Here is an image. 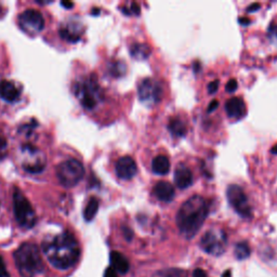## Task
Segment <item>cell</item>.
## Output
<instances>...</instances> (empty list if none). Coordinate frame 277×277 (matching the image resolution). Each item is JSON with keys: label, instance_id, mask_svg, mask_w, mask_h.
<instances>
[{"label": "cell", "instance_id": "1", "mask_svg": "<svg viewBox=\"0 0 277 277\" xmlns=\"http://www.w3.org/2000/svg\"><path fill=\"white\" fill-rule=\"evenodd\" d=\"M46 258L58 269H69L76 264L80 256V247L75 236L64 232L43 242Z\"/></svg>", "mask_w": 277, "mask_h": 277}, {"label": "cell", "instance_id": "3", "mask_svg": "<svg viewBox=\"0 0 277 277\" xmlns=\"http://www.w3.org/2000/svg\"><path fill=\"white\" fill-rule=\"evenodd\" d=\"M18 271L22 277H35L43 273L44 261L38 247L32 242H24L15 252Z\"/></svg>", "mask_w": 277, "mask_h": 277}, {"label": "cell", "instance_id": "34", "mask_svg": "<svg viewBox=\"0 0 277 277\" xmlns=\"http://www.w3.org/2000/svg\"><path fill=\"white\" fill-rule=\"evenodd\" d=\"M219 106V102L217 100H213L212 102L209 104V107H208V113H212L213 111H215V109Z\"/></svg>", "mask_w": 277, "mask_h": 277}, {"label": "cell", "instance_id": "13", "mask_svg": "<svg viewBox=\"0 0 277 277\" xmlns=\"http://www.w3.org/2000/svg\"><path fill=\"white\" fill-rule=\"evenodd\" d=\"M83 28L78 22L71 20L67 23L63 24L60 29V36L66 42L76 43L82 37Z\"/></svg>", "mask_w": 277, "mask_h": 277}, {"label": "cell", "instance_id": "20", "mask_svg": "<svg viewBox=\"0 0 277 277\" xmlns=\"http://www.w3.org/2000/svg\"><path fill=\"white\" fill-rule=\"evenodd\" d=\"M168 129L175 138L184 137L186 134V126L184 124V121H182L178 117H173L169 120Z\"/></svg>", "mask_w": 277, "mask_h": 277}, {"label": "cell", "instance_id": "6", "mask_svg": "<svg viewBox=\"0 0 277 277\" xmlns=\"http://www.w3.org/2000/svg\"><path fill=\"white\" fill-rule=\"evenodd\" d=\"M84 174V166L76 159L65 160L59 165L57 169L59 181L66 187H72L78 184V182L83 179Z\"/></svg>", "mask_w": 277, "mask_h": 277}, {"label": "cell", "instance_id": "5", "mask_svg": "<svg viewBox=\"0 0 277 277\" xmlns=\"http://www.w3.org/2000/svg\"><path fill=\"white\" fill-rule=\"evenodd\" d=\"M13 208L19 225L23 228H32L36 224V213L29 199L20 190H16L13 194Z\"/></svg>", "mask_w": 277, "mask_h": 277}, {"label": "cell", "instance_id": "32", "mask_svg": "<svg viewBox=\"0 0 277 277\" xmlns=\"http://www.w3.org/2000/svg\"><path fill=\"white\" fill-rule=\"evenodd\" d=\"M123 232H124V235H125V238L127 240H131L132 239V236H133V233L131 229L129 227H123Z\"/></svg>", "mask_w": 277, "mask_h": 277}, {"label": "cell", "instance_id": "40", "mask_svg": "<svg viewBox=\"0 0 277 277\" xmlns=\"http://www.w3.org/2000/svg\"><path fill=\"white\" fill-rule=\"evenodd\" d=\"M273 154H275V155H277V145H275L273 148H272V151H271Z\"/></svg>", "mask_w": 277, "mask_h": 277}, {"label": "cell", "instance_id": "33", "mask_svg": "<svg viewBox=\"0 0 277 277\" xmlns=\"http://www.w3.org/2000/svg\"><path fill=\"white\" fill-rule=\"evenodd\" d=\"M193 277H208L207 273L204 271V269L201 268H196L194 273H193Z\"/></svg>", "mask_w": 277, "mask_h": 277}, {"label": "cell", "instance_id": "25", "mask_svg": "<svg viewBox=\"0 0 277 277\" xmlns=\"http://www.w3.org/2000/svg\"><path fill=\"white\" fill-rule=\"evenodd\" d=\"M8 153V144L4 137L0 136V160H3Z\"/></svg>", "mask_w": 277, "mask_h": 277}, {"label": "cell", "instance_id": "35", "mask_svg": "<svg viewBox=\"0 0 277 277\" xmlns=\"http://www.w3.org/2000/svg\"><path fill=\"white\" fill-rule=\"evenodd\" d=\"M130 12H132V13H134V15H137V16H139L140 15V12H141V10H140V6L137 4V3H133L132 5H131V9H130Z\"/></svg>", "mask_w": 277, "mask_h": 277}, {"label": "cell", "instance_id": "7", "mask_svg": "<svg viewBox=\"0 0 277 277\" xmlns=\"http://www.w3.org/2000/svg\"><path fill=\"white\" fill-rule=\"evenodd\" d=\"M20 160L24 170L31 173L42 172L46 167L45 154L31 144L23 145L20 153Z\"/></svg>", "mask_w": 277, "mask_h": 277}, {"label": "cell", "instance_id": "21", "mask_svg": "<svg viewBox=\"0 0 277 277\" xmlns=\"http://www.w3.org/2000/svg\"><path fill=\"white\" fill-rule=\"evenodd\" d=\"M130 55L137 60H144L150 57L151 49L145 44H133L130 47Z\"/></svg>", "mask_w": 277, "mask_h": 277}, {"label": "cell", "instance_id": "22", "mask_svg": "<svg viewBox=\"0 0 277 277\" xmlns=\"http://www.w3.org/2000/svg\"><path fill=\"white\" fill-rule=\"evenodd\" d=\"M153 277H187V272L182 268H165L157 271L153 275Z\"/></svg>", "mask_w": 277, "mask_h": 277}, {"label": "cell", "instance_id": "39", "mask_svg": "<svg viewBox=\"0 0 277 277\" xmlns=\"http://www.w3.org/2000/svg\"><path fill=\"white\" fill-rule=\"evenodd\" d=\"M222 277H232V273H231V271H226L224 274L222 275Z\"/></svg>", "mask_w": 277, "mask_h": 277}, {"label": "cell", "instance_id": "37", "mask_svg": "<svg viewBox=\"0 0 277 277\" xmlns=\"http://www.w3.org/2000/svg\"><path fill=\"white\" fill-rule=\"evenodd\" d=\"M239 23L246 25V24H249V23H250V20H248L247 18H240V19H239Z\"/></svg>", "mask_w": 277, "mask_h": 277}, {"label": "cell", "instance_id": "14", "mask_svg": "<svg viewBox=\"0 0 277 277\" xmlns=\"http://www.w3.org/2000/svg\"><path fill=\"white\" fill-rule=\"evenodd\" d=\"M22 89L8 80L0 82V98L4 99L7 102L13 103L20 99Z\"/></svg>", "mask_w": 277, "mask_h": 277}, {"label": "cell", "instance_id": "19", "mask_svg": "<svg viewBox=\"0 0 277 277\" xmlns=\"http://www.w3.org/2000/svg\"><path fill=\"white\" fill-rule=\"evenodd\" d=\"M152 170L155 174L165 175L170 171V161L165 155H158L152 161Z\"/></svg>", "mask_w": 277, "mask_h": 277}, {"label": "cell", "instance_id": "18", "mask_svg": "<svg viewBox=\"0 0 277 277\" xmlns=\"http://www.w3.org/2000/svg\"><path fill=\"white\" fill-rule=\"evenodd\" d=\"M111 267L120 274H126L129 271V261L126 256L118 251H112L110 255Z\"/></svg>", "mask_w": 277, "mask_h": 277}, {"label": "cell", "instance_id": "28", "mask_svg": "<svg viewBox=\"0 0 277 277\" xmlns=\"http://www.w3.org/2000/svg\"><path fill=\"white\" fill-rule=\"evenodd\" d=\"M237 87H238L237 82H236L235 79H231V80H229V82L226 84L225 89H226L227 92H234V91H236V89H237Z\"/></svg>", "mask_w": 277, "mask_h": 277}, {"label": "cell", "instance_id": "17", "mask_svg": "<svg viewBox=\"0 0 277 277\" xmlns=\"http://www.w3.org/2000/svg\"><path fill=\"white\" fill-rule=\"evenodd\" d=\"M225 111L228 117L239 119L246 115L245 102L240 98L229 99L225 104Z\"/></svg>", "mask_w": 277, "mask_h": 277}, {"label": "cell", "instance_id": "15", "mask_svg": "<svg viewBox=\"0 0 277 277\" xmlns=\"http://www.w3.org/2000/svg\"><path fill=\"white\" fill-rule=\"evenodd\" d=\"M174 183L181 190L190 187L193 184V173L187 167L181 165L174 171Z\"/></svg>", "mask_w": 277, "mask_h": 277}, {"label": "cell", "instance_id": "16", "mask_svg": "<svg viewBox=\"0 0 277 277\" xmlns=\"http://www.w3.org/2000/svg\"><path fill=\"white\" fill-rule=\"evenodd\" d=\"M153 191L157 199L165 202L172 201L175 195L173 185L167 181H159L158 183H156V185L154 186Z\"/></svg>", "mask_w": 277, "mask_h": 277}, {"label": "cell", "instance_id": "31", "mask_svg": "<svg viewBox=\"0 0 277 277\" xmlns=\"http://www.w3.org/2000/svg\"><path fill=\"white\" fill-rule=\"evenodd\" d=\"M268 36L273 38V39H277V25H271L268 29Z\"/></svg>", "mask_w": 277, "mask_h": 277}, {"label": "cell", "instance_id": "2", "mask_svg": "<svg viewBox=\"0 0 277 277\" xmlns=\"http://www.w3.org/2000/svg\"><path fill=\"white\" fill-rule=\"evenodd\" d=\"M209 214L208 201L199 195L192 196L181 206L177 213V225L187 239L193 238L201 228Z\"/></svg>", "mask_w": 277, "mask_h": 277}, {"label": "cell", "instance_id": "12", "mask_svg": "<svg viewBox=\"0 0 277 277\" xmlns=\"http://www.w3.org/2000/svg\"><path fill=\"white\" fill-rule=\"evenodd\" d=\"M115 170H116V174L119 179L130 180L133 177H136L138 172V166L133 158L124 156L118 159Z\"/></svg>", "mask_w": 277, "mask_h": 277}, {"label": "cell", "instance_id": "10", "mask_svg": "<svg viewBox=\"0 0 277 277\" xmlns=\"http://www.w3.org/2000/svg\"><path fill=\"white\" fill-rule=\"evenodd\" d=\"M139 99L145 105H154L160 102L163 96V87L156 80L145 78L142 80L138 88Z\"/></svg>", "mask_w": 277, "mask_h": 277}, {"label": "cell", "instance_id": "27", "mask_svg": "<svg viewBox=\"0 0 277 277\" xmlns=\"http://www.w3.org/2000/svg\"><path fill=\"white\" fill-rule=\"evenodd\" d=\"M0 277H10V274L8 272V269H7V267H6L5 261H4L2 255H0Z\"/></svg>", "mask_w": 277, "mask_h": 277}, {"label": "cell", "instance_id": "26", "mask_svg": "<svg viewBox=\"0 0 277 277\" xmlns=\"http://www.w3.org/2000/svg\"><path fill=\"white\" fill-rule=\"evenodd\" d=\"M126 66L123 63H115L113 67V73L115 76H121L125 74Z\"/></svg>", "mask_w": 277, "mask_h": 277}, {"label": "cell", "instance_id": "23", "mask_svg": "<svg viewBox=\"0 0 277 277\" xmlns=\"http://www.w3.org/2000/svg\"><path fill=\"white\" fill-rule=\"evenodd\" d=\"M99 210V200L97 198H91L87 204V207L84 211V217L86 221H91L96 217V214Z\"/></svg>", "mask_w": 277, "mask_h": 277}, {"label": "cell", "instance_id": "11", "mask_svg": "<svg viewBox=\"0 0 277 277\" xmlns=\"http://www.w3.org/2000/svg\"><path fill=\"white\" fill-rule=\"evenodd\" d=\"M19 25L22 31L35 35V34L42 32L45 28V20L40 12L36 10H26L19 17Z\"/></svg>", "mask_w": 277, "mask_h": 277}, {"label": "cell", "instance_id": "38", "mask_svg": "<svg viewBox=\"0 0 277 277\" xmlns=\"http://www.w3.org/2000/svg\"><path fill=\"white\" fill-rule=\"evenodd\" d=\"M62 6L66 7V8H72V7L74 6L73 3H65V2H62Z\"/></svg>", "mask_w": 277, "mask_h": 277}, {"label": "cell", "instance_id": "36", "mask_svg": "<svg viewBox=\"0 0 277 277\" xmlns=\"http://www.w3.org/2000/svg\"><path fill=\"white\" fill-rule=\"evenodd\" d=\"M259 9H260L259 4H252L251 6H249L247 8V12H254V11H258Z\"/></svg>", "mask_w": 277, "mask_h": 277}, {"label": "cell", "instance_id": "8", "mask_svg": "<svg viewBox=\"0 0 277 277\" xmlns=\"http://www.w3.org/2000/svg\"><path fill=\"white\" fill-rule=\"evenodd\" d=\"M227 237L223 229L211 228L200 239V247L205 252L212 255H220L225 251Z\"/></svg>", "mask_w": 277, "mask_h": 277}, {"label": "cell", "instance_id": "4", "mask_svg": "<svg viewBox=\"0 0 277 277\" xmlns=\"http://www.w3.org/2000/svg\"><path fill=\"white\" fill-rule=\"evenodd\" d=\"M74 93L85 109L93 110L103 100V92L97 79L87 77L78 80L74 86Z\"/></svg>", "mask_w": 277, "mask_h": 277}, {"label": "cell", "instance_id": "30", "mask_svg": "<svg viewBox=\"0 0 277 277\" xmlns=\"http://www.w3.org/2000/svg\"><path fill=\"white\" fill-rule=\"evenodd\" d=\"M104 277H118V273L115 271V269L113 267H107L105 269V273H104Z\"/></svg>", "mask_w": 277, "mask_h": 277}, {"label": "cell", "instance_id": "29", "mask_svg": "<svg viewBox=\"0 0 277 277\" xmlns=\"http://www.w3.org/2000/svg\"><path fill=\"white\" fill-rule=\"evenodd\" d=\"M219 89V82L218 80H214V82L210 83L208 85V92L210 94H213L218 91Z\"/></svg>", "mask_w": 277, "mask_h": 277}, {"label": "cell", "instance_id": "24", "mask_svg": "<svg viewBox=\"0 0 277 277\" xmlns=\"http://www.w3.org/2000/svg\"><path fill=\"white\" fill-rule=\"evenodd\" d=\"M235 255L238 260H244L250 255V247L246 241L238 242L235 246Z\"/></svg>", "mask_w": 277, "mask_h": 277}, {"label": "cell", "instance_id": "9", "mask_svg": "<svg viewBox=\"0 0 277 277\" xmlns=\"http://www.w3.org/2000/svg\"><path fill=\"white\" fill-rule=\"evenodd\" d=\"M226 197L234 210L237 212L242 218H250L251 217V207H250L248 198L244 192V190L236 184H232L227 187Z\"/></svg>", "mask_w": 277, "mask_h": 277}]
</instances>
